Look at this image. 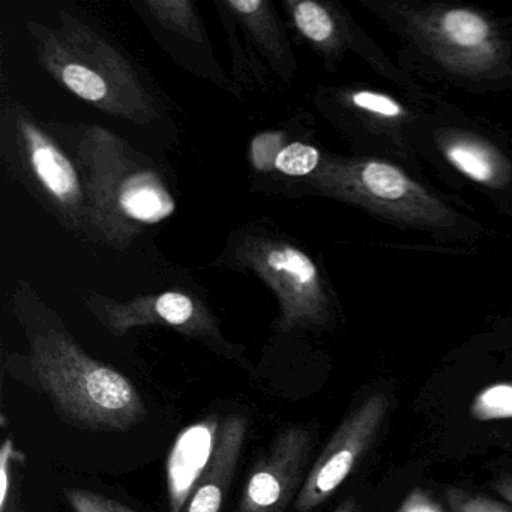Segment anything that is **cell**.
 <instances>
[{"label": "cell", "mask_w": 512, "mask_h": 512, "mask_svg": "<svg viewBox=\"0 0 512 512\" xmlns=\"http://www.w3.org/2000/svg\"><path fill=\"white\" fill-rule=\"evenodd\" d=\"M311 446L307 428H283L251 469L235 512H286L304 485Z\"/></svg>", "instance_id": "obj_2"}, {"label": "cell", "mask_w": 512, "mask_h": 512, "mask_svg": "<svg viewBox=\"0 0 512 512\" xmlns=\"http://www.w3.org/2000/svg\"><path fill=\"white\" fill-rule=\"evenodd\" d=\"M155 16L167 26L188 35H196L197 25L188 2H151L148 4Z\"/></svg>", "instance_id": "obj_18"}, {"label": "cell", "mask_w": 512, "mask_h": 512, "mask_svg": "<svg viewBox=\"0 0 512 512\" xmlns=\"http://www.w3.org/2000/svg\"><path fill=\"white\" fill-rule=\"evenodd\" d=\"M359 179H361V187L373 199L383 200V202H397L404 199L415 188L400 170L376 161L362 166Z\"/></svg>", "instance_id": "obj_10"}, {"label": "cell", "mask_w": 512, "mask_h": 512, "mask_svg": "<svg viewBox=\"0 0 512 512\" xmlns=\"http://www.w3.org/2000/svg\"><path fill=\"white\" fill-rule=\"evenodd\" d=\"M59 79L73 94L95 106H109L112 97L110 79L98 68L91 67L83 61L70 59L56 65Z\"/></svg>", "instance_id": "obj_9"}, {"label": "cell", "mask_w": 512, "mask_h": 512, "mask_svg": "<svg viewBox=\"0 0 512 512\" xmlns=\"http://www.w3.org/2000/svg\"><path fill=\"white\" fill-rule=\"evenodd\" d=\"M448 160L473 181L488 184L494 178V163L481 146L473 143H454L446 149Z\"/></svg>", "instance_id": "obj_12"}, {"label": "cell", "mask_w": 512, "mask_h": 512, "mask_svg": "<svg viewBox=\"0 0 512 512\" xmlns=\"http://www.w3.org/2000/svg\"><path fill=\"white\" fill-rule=\"evenodd\" d=\"M352 101L359 109L386 116V118H397L403 113V109L392 98L373 94V92H358V94L353 95Z\"/></svg>", "instance_id": "obj_19"}, {"label": "cell", "mask_w": 512, "mask_h": 512, "mask_svg": "<svg viewBox=\"0 0 512 512\" xmlns=\"http://www.w3.org/2000/svg\"><path fill=\"white\" fill-rule=\"evenodd\" d=\"M119 211L124 217L143 224H155L172 215L175 202L151 173H137L118 188Z\"/></svg>", "instance_id": "obj_8"}, {"label": "cell", "mask_w": 512, "mask_h": 512, "mask_svg": "<svg viewBox=\"0 0 512 512\" xmlns=\"http://www.w3.org/2000/svg\"><path fill=\"white\" fill-rule=\"evenodd\" d=\"M385 407V398L376 395L344 419L308 472L304 485L296 497V511H313L346 481L359 457L364 454L368 443L373 439Z\"/></svg>", "instance_id": "obj_3"}, {"label": "cell", "mask_w": 512, "mask_h": 512, "mask_svg": "<svg viewBox=\"0 0 512 512\" xmlns=\"http://www.w3.org/2000/svg\"><path fill=\"white\" fill-rule=\"evenodd\" d=\"M25 454L17 449L13 437L5 440L0 449V478H2V494H0V512H19L17 508L16 466L25 464Z\"/></svg>", "instance_id": "obj_14"}, {"label": "cell", "mask_w": 512, "mask_h": 512, "mask_svg": "<svg viewBox=\"0 0 512 512\" xmlns=\"http://www.w3.org/2000/svg\"><path fill=\"white\" fill-rule=\"evenodd\" d=\"M473 416L481 421L512 418V385H494L473 401Z\"/></svg>", "instance_id": "obj_15"}, {"label": "cell", "mask_w": 512, "mask_h": 512, "mask_svg": "<svg viewBox=\"0 0 512 512\" xmlns=\"http://www.w3.org/2000/svg\"><path fill=\"white\" fill-rule=\"evenodd\" d=\"M334 512H359V509L353 500H346V502L341 503Z\"/></svg>", "instance_id": "obj_21"}, {"label": "cell", "mask_w": 512, "mask_h": 512, "mask_svg": "<svg viewBox=\"0 0 512 512\" xmlns=\"http://www.w3.org/2000/svg\"><path fill=\"white\" fill-rule=\"evenodd\" d=\"M248 422L244 416L224 418L218 428L214 451L191 491L184 512H221L244 448Z\"/></svg>", "instance_id": "obj_7"}, {"label": "cell", "mask_w": 512, "mask_h": 512, "mask_svg": "<svg viewBox=\"0 0 512 512\" xmlns=\"http://www.w3.org/2000/svg\"><path fill=\"white\" fill-rule=\"evenodd\" d=\"M296 28L313 43H326L334 35V20L322 5L305 0L293 7Z\"/></svg>", "instance_id": "obj_13"}, {"label": "cell", "mask_w": 512, "mask_h": 512, "mask_svg": "<svg viewBox=\"0 0 512 512\" xmlns=\"http://www.w3.org/2000/svg\"><path fill=\"white\" fill-rule=\"evenodd\" d=\"M442 31L455 46L464 49L482 46L490 37V26L479 14L452 10L442 19Z\"/></svg>", "instance_id": "obj_11"}, {"label": "cell", "mask_w": 512, "mask_h": 512, "mask_svg": "<svg viewBox=\"0 0 512 512\" xmlns=\"http://www.w3.org/2000/svg\"><path fill=\"white\" fill-rule=\"evenodd\" d=\"M251 260L280 299L284 328L290 329L320 316L319 272L307 254L286 244H263L253 251Z\"/></svg>", "instance_id": "obj_4"}, {"label": "cell", "mask_w": 512, "mask_h": 512, "mask_svg": "<svg viewBox=\"0 0 512 512\" xmlns=\"http://www.w3.org/2000/svg\"><path fill=\"white\" fill-rule=\"evenodd\" d=\"M95 311L115 335L127 334L136 326L166 325L199 340L221 341L220 329L208 310L181 292H167L127 304L104 302Z\"/></svg>", "instance_id": "obj_5"}, {"label": "cell", "mask_w": 512, "mask_h": 512, "mask_svg": "<svg viewBox=\"0 0 512 512\" xmlns=\"http://www.w3.org/2000/svg\"><path fill=\"white\" fill-rule=\"evenodd\" d=\"M400 512H443L433 500L425 497L421 491L413 493L404 503Z\"/></svg>", "instance_id": "obj_20"}, {"label": "cell", "mask_w": 512, "mask_h": 512, "mask_svg": "<svg viewBox=\"0 0 512 512\" xmlns=\"http://www.w3.org/2000/svg\"><path fill=\"white\" fill-rule=\"evenodd\" d=\"M320 154L313 146L292 143L278 152L275 167L287 176H305L313 172L319 164Z\"/></svg>", "instance_id": "obj_16"}, {"label": "cell", "mask_w": 512, "mask_h": 512, "mask_svg": "<svg viewBox=\"0 0 512 512\" xmlns=\"http://www.w3.org/2000/svg\"><path fill=\"white\" fill-rule=\"evenodd\" d=\"M29 367L59 418L89 431H127L146 418L136 386L110 365L89 356L62 332L32 340Z\"/></svg>", "instance_id": "obj_1"}, {"label": "cell", "mask_w": 512, "mask_h": 512, "mask_svg": "<svg viewBox=\"0 0 512 512\" xmlns=\"http://www.w3.org/2000/svg\"><path fill=\"white\" fill-rule=\"evenodd\" d=\"M19 131L25 145L26 166L32 178L53 203L65 211H77L82 205L83 193L73 163L35 125L22 121Z\"/></svg>", "instance_id": "obj_6"}, {"label": "cell", "mask_w": 512, "mask_h": 512, "mask_svg": "<svg viewBox=\"0 0 512 512\" xmlns=\"http://www.w3.org/2000/svg\"><path fill=\"white\" fill-rule=\"evenodd\" d=\"M65 497L73 512H136L118 500L83 488H68Z\"/></svg>", "instance_id": "obj_17"}]
</instances>
